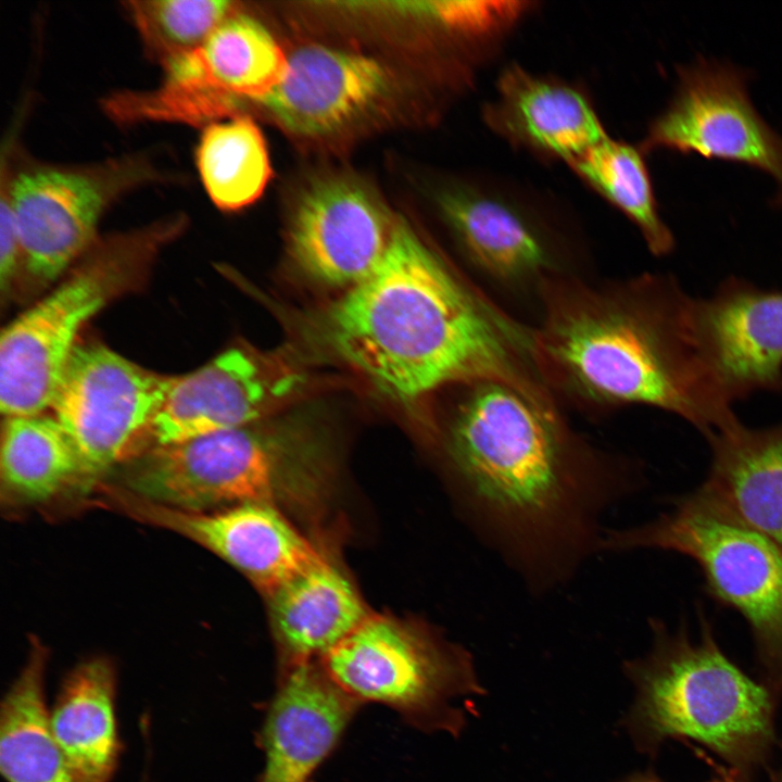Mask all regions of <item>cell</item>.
<instances>
[{
    "mask_svg": "<svg viewBox=\"0 0 782 782\" xmlns=\"http://www.w3.org/2000/svg\"><path fill=\"white\" fill-rule=\"evenodd\" d=\"M292 373L243 349H229L172 384L128 456L255 424L297 384Z\"/></svg>",
    "mask_w": 782,
    "mask_h": 782,
    "instance_id": "15",
    "label": "cell"
},
{
    "mask_svg": "<svg viewBox=\"0 0 782 782\" xmlns=\"http://www.w3.org/2000/svg\"><path fill=\"white\" fill-rule=\"evenodd\" d=\"M395 223L363 186L321 179L299 199L290 226L291 253L314 280L349 289L382 261Z\"/></svg>",
    "mask_w": 782,
    "mask_h": 782,
    "instance_id": "17",
    "label": "cell"
},
{
    "mask_svg": "<svg viewBox=\"0 0 782 782\" xmlns=\"http://www.w3.org/2000/svg\"><path fill=\"white\" fill-rule=\"evenodd\" d=\"M48 661L49 649L31 636L26 661L3 696L0 769L8 782H79L52 731Z\"/></svg>",
    "mask_w": 782,
    "mask_h": 782,
    "instance_id": "24",
    "label": "cell"
},
{
    "mask_svg": "<svg viewBox=\"0 0 782 782\" xmlns=\"http://www.w3.org/2000/svg\"><path fill=\"white\" fill-rule=\"evenodd\" d=\"M706 439L711 461L699 489L782 548V421H740Z\"/></svg>",
    "mask_w": 782,
    "mask_h": 782,
    "instance_id": "22",
    "label": "cell"
},
{
    "mask_svg": "<svg viewBox=\"0 0 782 782\" xmlns=\"http://www.w3.org/2000/svg\"><path fill=\"white\" fill-rule=\"evenodd\" d=\"M645 155L639 146L608 136L567 166L634 224L654 255L664 256L674 237L659 214Z\"/></svg>",
    "mask_w": 782,
    "mask_h": 782,
    "instance_id": "26",
    "label": "cell"
},
{
    "mask_svg": "<svg viewBox=\"0 0 782 782\" xmlns=\"http://www.w3.org/2000/svg\"><path fill=\"white\" fill-rule=\"evenodd\" d=\"M172 381L108 346L77 343L51 408L79 454L85 490L128 456Z\"/></svg>",
    "mask_w": 782,
    "mask_h": 782,
    "instance_id": "9",
    "label": "cell"
},
{
    "mask_svg": "<svg viewBox=\"0 0 782 782\" xmlns=\"http://www.w3.org/2000/svg\"><path fill=\"white\" fill-rule=\"evenodd\" d=\"M323 332L342 360L395 400L481 378L540 392L526 371L533 335L400 219L376 269L326 311Z\"/></svg>",
    "mask_w": 782,
    "mask_h": 782,
    "instance_id": "2",
    "label": "cell"
},
{
    "mask_svg": "<svg viewBox=\"0 0 782 782\" xmlns=\"http://www.w3.org/2000/svg\"><path fill=\"white\" fill-rule=\"evenodd\" d=\"M263 472L262 436L252 424L148 450L122 487L166 507L207 512L257 502Z\"/></svg>",
    "mask_w": 782,
    "mask_h": 782,
    "instance_id": "14",
    "label": "cell"
},
{
    "mask_svg": "<svg viewBox=\"0 0 782 782\" xmlns=\"http://www.w3.org/2000/svg\"><path fill=\"white\" fill-rule=\"evenodd\" d=\"M668 105L654 117L639 143L648 154L667 149L747 164L771 175L782 204V137L758 114L747 92L746 73L730 63L698 59L677 67Z\"/></svg>",
    "mask_w": 782,
    "mask_h": 782,
    "instance_id": "10",
    "label": "cell"
},
{
    "mask_svg": "<svg viewBox=\"0 0 782 782\" xmlns=\"http://www.w3.org/2000/svg\"><path fill=\"white\" fill-rule=\"evenodd\" d=\"M201 181L220 210L250 205L272 175L265 139L248 116H235L204 127L195 150Z\"/></svg>",
    "mask_w": 782,
    "mask_h": 782,
    "instance_id": "27",
    "label": "cell"
},
{
    "mask_svg": "<svg viewBox=\"0 0 782 782\" xmlns=\"http://www.w3.org/2000/svg\"><path fill=\"white\" fill-rule=\"evenodd\" d=\"M463 383L444 446L468 521L531 593L556 591L601 553L604 520L641 472L572 436L543 394Z\"/></svg>",
    "mask_w": 782,
    "mask_h": 782,
    "instance_id": "1",
    "label": "cell"
},
{
    "mask_svg": "<svg viewBox=\"0 0 782 782\" xmlns=\"http://www.w3.org/2000/svg\"><path fill=\"white\" fill-rule=\"evenodd\" d=\"M677 552L697 563L705 588L752 632L761 681L782 694V548L699 488L635 526L608 528L601 553Z\"/></svg>",
    "mask_w": 782,
    "mask_h": 782,
    "instance_id": "6",
    "label": "cell"
},
{
    "mask_svg": "<svg viewBox=\"0 0 782 782\" xmlns=\"http://www.w3.org/2000/svg\"><path fill=\"white\" fill-rule=\"evenodd\" d=\"M151 60L163 68L198 49L238 13L228 0H130L124 3Z\"/></svg>",
    "mask_w": 782,
    "mask_h": 782,
    "instance_id": "28",
    "label": "cell"
},
{
    "mask_svg": "<svg viewBox=\"0 0 782 782\" xmlns=\"http://www.w3.org/2000/svg\"><path fill=\"white\" fill-rule=\"evenodd\" d=\"M646 654L626 660L634 699L623 723L635 748L655 757L668 740L693 741L745 775L766 767L777 743L779 696L737 667L699 614V633L649 619Z\"/></svg>",
    "mask_w": 782,
    "mask_h": 782,
    "instance_id": "4",
    "label": "cell"
},
{
    "mask_svg": "<svg viewBox=\"0 0 782 782\" xmlns=\"http://www.w3.org/2000/svg\"><path fill=\"white\" fill-rule=\"evenodd\" d=\"M620 782H661L653 772L634 773Z\"/></svg>",
    "mask_w": 782,
    "mask_h": 782,
    "instance_id": "31",
    "label": "cell"
},
{
    "mask_svg": "<svg viewBox=\"0 0 782 782\" xmlns=\"http://www.w3.org/2000/svg\"><path fill=\"white\" fill-rule=\"evenodd\" d=\"M692 327L705 365L733 405L758 391L782 392V290L724 279L694 298Z\"/></svg>",
    "mask_w": 782,
    "mask_h": 782,
    "instance_id": "16",
    "label": "cell"
},
{
    "mask_svg": "<svg viewBox=\"0 0 782 782\" xmlns=\"http://www.w3.org/2000/svg\"><path fill=\"white\" fill-rule=\"evenodd\" d=\"M23 251L9 197L1 188L0 198V289L9 292L15 279Z\"/></svg>",
    "mask_w": 782,
    "mask_h": 782,
    "instance_id": "29",
    "label": "cell"
},
{
    "mask_svg": "<svg viewBox=\"0 0 782 782\" xmlns=\"http://www.w3.org/2000/svg\"><path fill=\"white\" fill-rule=\"evenodd\" d=\"M1 494L9 504H41L70 487L85 490L79 454L54 416L4 417L0 450Z\"/></svg>",
    "mask_w": 782,
    "mask_h": 782,
    "instance_id": "25",
    "label": "cell"
},
{
    "mask_svg": "<svg viewBox=\"0 0 782 782\" xmlns=\"http://www.w3.org/2000/svg\"><path fill=\"white\" fill-rule=\"evenodd\" d=\"M705 759L714 769V774L707 782H751V777L737 772L727 766H720L708 757H705Z\"/></svg>",
    "mask_w": 782,
    "mask_h": 782,
    "instance_id": "30",
    "label": "cell"
},
{
    "mask_svg": "<svg viewBox=\"0 0 782 782\" xmlns=\"http://www.w3.org/2000/svg\"><path fill=\"white\" fill-rule=\"evenodd\" d=\"M777 782H782V768H781V771H780V773H779V777H778Z\"/></svg>",
    "mask_w": 782,
    "mask_h": 782,
    "instance_id": "32",
    "label": "cell"
},
{
    "mask_svg": "<svg viewBox=\"0 0 782 782\" xmlns=\"http://www.w3.org/2000/svg\"><path fill=\"white\" fill-rule=\"evenodd\" d=\"M160 174L142 157L93 166L35 165L1 179L18 230L23 263L39 285L54 281L94 244L105 209Z\"/></svg>",
    "mask_w": 782,
    "mask_h": 782,
    "instance_id": "8",
    "label": "cell"
},
{
    "mask_svg": "<svg viewBox=\"0 0 782 782\" xmlns=\"http://www.w3.org/2000/svg\"><path fill=\"white\" fill-rule=\"evenodd\" d=\"M287 61L266 28L238 12L165 68L155 89L157 106L172 123L205 127L235 113L240 98L265 97L281 80Z\"/></svg>",
    "mask_w": 782,
    "mask_h": 782,
    "instance_id": "13",
    "label": "cell"
},
{
    "mask_svg": "<svg viewBox=\"0 0 782 782\" xmlns=\"http://www.w3.org/2000/svg\"><path fill=\"white\" fill-rule=\"evenodd\" d=\"M184 227L185 217L174 216L93 244L65 280L2 329L4 417L38 415L51 407L84 325L138 287L160 249Z\"/></svg>",
    "mask_w": 782,
    "mask_h": 782,
    "instance_id": "5",
    "label": "cell"
},
{
    "mask_svg": "<svg viewBox=\"0 0 782 782\" xmlns=\"http://www.w3.org/2000/svg\"><path fill=\"white\" fill-rule=\"evenodd\" d=\"M268 600L279 671L321 659L368 616L352 582L325 557Z\"/></svg>",
    "mask_w": 782,
    "mask_h": 782,
    "instance_id": "21",
    "label": "cell"
},
{
    "mask_svg": "<svg viewBox=\"0 0 782 782\" xmlns=\"http://www.w3.org/2000/svg\"><path fill=\"white\" fill-rule=\"evenodd\" d=\"M361 706L319 660L279 671L260 735L265 765L258 782H308Z\"/></svg>",
    "mask_w": 782,
    "mask_h": 782,
    "instance_id": "20",
    "label": "cell"
},
{
    "mask_svg": "<svg viewBox=\"0 0 782 782\" xmlns=\"http://www.w3.org/2000/svg\"><path fill=\"white\" fill-rule=\"evenodd\" d=\"M99 490L102 504L205 547L267 596L324 558L281 509L269 504L249 502L189 512L143 500L122 485L102 484Z\"/></svg>",
    "mask_w": 782,
    "mask_h": 782,
    "instance_id": "11",
    "label": "cell"
},
{
    "mask_svg": "<svg viewBox=\"0 0 782 782\" xmlns=\"http://www.w3.org/2000/svg\"><path fill=\"white\" fill-rule=\"evenodd\" d=\"M548 198L520 182L478 173L439 189V213L467 256L489 275L519 281L553 263Z\"/></svg>",
    "mask_w": 782,
    "mask_h": 782,
    "instance_id": "12",
    "label": "cell"
},
{
    "mask_svg": "<svg viewBox=\"0 0 782 782\" xmlns=\"http://www.w3.org/2000/svg\"><path fill=\"white\" fill-rule=\"evenodd\" d=\"M693 299L670 275L554 291L533 333L534 360L551 380L585 400L657 407L707 438L740 420L697 348Z\"/></svg>",
    "mask_w": 782,
    "mask_h": 782,
    "instance_id": "3",
    "label": "cell"
},
{
    "mask_svg": "<svg viewBox=\"0 0 782 782\" xmlns=\"http://www.w3.org/2000/svg\"><path fill=\"white\" fill-rule=\"evenodd\" d=\"M389 89L388 72L374 58L310 45L288 58L281 80L257 102L288 130L316 137L361 118Z\"/></svg>",
    "mask_w": 782,
    "mask_h": 782,
    "instance_id": "19",
    "label": "cell"
},
{
    "mask_svg": "<svg viewBox=\"0 0 782 782\" xmlns=\"http://www.w3.org/2000/svg\"><path fill=\"white\" fill-rule=\"evenodd\" d=\"M481 116L512 148L567 165L609 136L581 87L518 63L501 71Z\"/></svg>",
    "mask_w": 782,
    "mask_h": 782,
    "instance_id": "18",
    "label": "cell"
},
{
    "mask_svg": "<svg viewBox=\"0 0 782 782\" xmlns=\"http://www.w3.org/2000/svg\"><path fill=\"white\" fill-rule=\"evenodd\" d=\"M116 686L114 663L92 656L67 672L50 708L52 731L79 782H110L116 771Z\"/></svg>",
    "mask_w": 782,
    "mask_h": 782,
    "instance_id": "23",
    "label": "cell"
},
{
    "mask_svg": "<svg viewBox=\"0 0 782 782\" xmlns=\"http://www.w3.org/2000/svg\"><path fill=\"white\" fill-rule=\"evenodd\" d=\"M319 661L361 705H384L424 731L457 736L459 701L485 692L467 651L383 616H367Z\"/></svg>",
    "mask_w": 782,
    "mask_h": 782,
    "instance_id": "7",
    "label": "cell"
}]
</instances>
